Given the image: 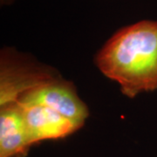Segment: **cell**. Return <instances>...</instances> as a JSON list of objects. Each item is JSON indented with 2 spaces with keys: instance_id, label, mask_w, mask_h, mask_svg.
<instances>
[{
  "instance_id": "3",
  "label": "cell",
  "mask_w": 157,
  "mask_h": 157,
  "mask_svg": "<svg viewBox=\"0 0 157 157\" xmlns=\"http://www.w3.org/2000/svg\"><path fill=\"white\" fill-rule=\"evenodd\" d=\"M17 103L49 107L72 121L79 128L89 116L88 107L78 96L74 84L63 77L25 93Z\"/></svg>"
},
{
  "instance_id": "1",
  "label": "cell",
  "mask_w": 157,
  "mask_h": 157,
  "mask_svg": "<svg viewBox=\"0 0 157 157\" xmlns=\"http://www.w3.org/2000/svg\"><path fill=\"white\" fill-rule=\"evenodd\" d=\"M101 73L134 99L157 90V20H141L120 29L97 52Z\"/></svg>"
},
{
  "instance_id": "2",
  "label": "cell",
  "mask_w": 157,
  "mask_h": 157,
  "mask_svg": "<svg viewBox=\"0 0 157 157\" xmlns=\"http://www.w3.org/2000/svg\"><path fill=\"white\" fill-rule=\"evenodd\" d=\"M62 77L54 67L11 47L0 52V107L17 103L31 90Z\"/></svg>"
},
{
  "instance_id": "6",
  "label": "cell",
  "mask_w": 157,
  "mask_h": 157,
  "mask_svg": "<svg viewBox=\"0 0 157 157\" xmlns=\"http://www.w3.org/2000/svg\"><path fill=\"white\" fill-rule=\"evenodd\" d=\"M14 0H0V3L2 6H9Z\"/></svg>"
},
{
  "instance_id": "5",
  "label": "cell",
  "mask_w": 157,
  "mask_h": 157,
  "mask_svg": "<svg viewBox=\"0 0 157 157\" xmlns=\"http://www.w3.org/2000/svg\"><path fill=\"white\" fill-rule=\"evenodd\" d=\"M33 146L20 106L0 107V157H26Z\"/></svg>"
},
{
  "instance_id": "4",
  "label": "cell",
  "mask_w": 157,
  "mask_h": 157,
  "mask_svg": "<svg viewBox=\"0 0 157 157\" xmlns=\"http://www.w3.org/2000/svg\"><path fill=\"white\" fill-rule=\"evenodd\" d=\"M18 105L33 146L45 140L64 139L80 129L72 121L49 107L40 105Z\"/></svg>"
}]
</instances>
